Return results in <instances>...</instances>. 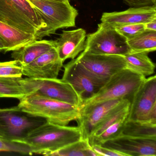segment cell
I'll list each match as a JSON object with an SVG mask.
<instances>
[{
	"label": "cell",
	"mask_w": 156,
	"mask_h": 156,
	"mask_svg": "<svg viewBox=\"0 0 156 156\" xmlns=\"http://www.w3.org/2000/svg\"><path fill=\"white\" fill-rule=\"evenodd\" d=\"M47 120L30 114L19 106L0 108V139L21 143L30 132Z\"/></svg>",
	"instance_id": "8992f818"
},
{
	"label": "cell",
	"mask_w": 156,
	"mask_h": 156,
	"mask_svg": "<svg viewBox=\"0 0 156 156\" xmlns=\"http://www.w3.org/2000/svg\"><path fill=\"white\" fill-rule=\"evenodd\" d=\"M0 21L34 35L46 26L29 0H0Z\"/></svg>",
	"instance_id": "5b68a950"
},
{
	"label": "cell",
	"mask_w": 156,
	"mask_h": 156,
	"mask_svg": "<svg viewBox=\"0 0 156 156\" xmlns=\"http://www.w3.org/2000/svg\"><path fill=\"white\" fill-rule=\"evenodd\" d=\"M0 37L6 44L5 52L20 49L36 40L34 34L25 32L1 21Z\"/></svg>",
	"instance_id": "ac0fdd59"
},
{
	"label": "cell",
	"mask_w": 156,
	"mask_h": 156,
	"mask_svg": "<svg viewBox=\"0 0 156 156\" xmlns=\"http://www.w3.org/2000/svg\"><path fill=\"white\" fill-rule=\"evenodd\" d=\"M60 36L55 41V47L63 62L67 59H75L84 51L87 33L84 29L63 30Z\"/></svg>",
	"instance_id": "2e32d148"
},
{
	"label": "cell",
	"mask_w": 156,
	"mask_h": 156,
	"mask_svg": "<svg viewBox=\"0 0 156 156\" xmlns=\"http://www.w3.org/2000/svg\"><path fill=\"white\" fill-rule=\"evenodd\" d=\"M48 156H98L92 149L88 139H83L50 153Z\"/></svg>",
	"instance_id": "7402d4cb"
},
{
	"label": "cell",
	"mask_w": 156,
	"mask_h": 156,
	"mask_svg": "<svg viewBox=\"0 0 156 156\" xmlns=\"http://www.w3.org/2000/svg\"><path fill=\"white\" fill-rule=\"evenodd\" d=\"M128 120L156 124V76L146 78L130 103Z\"/></svg>",
	"instance_id": "30bf717a"
},
{
	"label": "cell",
	"mask_w": 156,
	"mask_h": 156,
	"mask_svg": "<svg viewBox=\"0 0 156 156\" xmlns=\"http://www.w3.org/2000/svg\"><path fill=\"white\" fill-rule=\"evenodd\" d=\"M156 19V5L130 7L121 12H104L101 18L102 23L112 26L131 24H145Z\"/></svg>",
	"instance_id": "9a60e30c"
},
{
	"label": "cell",
	"mask_w": 156,
	"mask_h": 156,
	"mask_svg": "<svg viewBox=\"0 0 156 156\" xmlns=\"http://www.w3.org/2000/svg\"><path fill=\"white\" fill-rule=\"evenodd\" d=\"M120 136L141 138H156V124L127 119Z\"/></svg>",
	"instance_id": "ffe728a7"
},
{
	"label": "cell",
	"mask_w": 156,
	"mask_h": 156,
	"mask_svg": "<svg viewBox=\"0 0 156 156\" xmlns=\"http://www.w3.org/2000/svg\"><path fill=\"white\" fill-rule=\"evenodd\" d=\"M84 51L94 54L122 56L130 51L126 39L114 27L102 23L98 24L96 31L87 35Z\"/></svg>",
	"instance_id": "ba28073f"
},
{
	"label": "cell",
	"mask_w": 156,
	"mask_h": 156,
	"mask_svg": "<svg viewBox=\"0 0 156 156\" xmlns=\"http://www.w3.org/2000/svg\"><path fill=\"white\" fill-rule=\"evenodd\" d=\"M21 66L16 60L0 62V77H22Z\"/></svg>",
	"instance_id": "d4e9b609"
},
{
	"label": "cell",
	"mask_w": 156,
	"mask_h": 156,
	"mask_svg": "<svg viewBox=\"0 0 156 156\" xmlns=\"http://www.w3.org/2000/svg\"><path fill=\"white\" fill-rule=\"evenodd\" d=\"M112 27L127 40L133 38L146 30L144 24H126Z\"/></svg>",
	"instance_id": "484cf974"
},
{
	"label": "cell",
	"mask_w": 156,
	"mask_h": 156,
	"mask_svg": "<svg viewBox=\"0 0 156 156\" xmlns=\"http://www.w3.org/2000/svg\"><path fill=\"white\" fill-rule=\"evenodd\" d=\"M56 1L62 2H70V0H55Z\"/></svg>",
	"instance_id": "4dcf8cb0"
},
{
	"label": "cell",
	"mask_w": 156,
	"mask_h": 156,
	"mask_svg": "<svg viewBox=\"0 0 156 156\" xmlns=\"http://www.w3.org/2000/svg\"><path fill=\"white\" fill-rule=\"evenodd\" d=\"M63 66L62 80L73 87L83 102L95 94L108 81L89 72L76 59Z\"/></svg>",
	"instance_id": "9c48e42d"
},
{
	"label": "cell",
	"mask_w": 156,
	"mask_h": 156,
	"mask_svg": "<svg viewBox=\"0 0 156 156\" xmlns=\"http://www.w3.org/2000/svg\"><path fill=\"white\" fill-rule=\"evenodd\" d=\"M20 101L23 110L53 124L67 126L80 116L79 107L38 95H27Z\"/></svg>",
	"instance_id": "7a4b0ae2"
},
{
	"label": "cell",
	"mask_w": 156,
	"mask_h": 156,
	"mask_svg": "<svg viewBox=\"0 0 156 156\" xmlns=\"http://www.w3.org/2000/svg\"><path fill=\"white\" fill-rule=\"evenodd\" d=\"M130 52H152L156 50V31L145 30L127 40Z\"/></svg>",
	"instance_id": "44dd1931"
},
{
	"label": "cell",
	"mask_w": 156,
	"mask_h": 156,
	"mask_svg": "<svg viewBox=\"0 0 156 156\" xmlns=\"http://www.w3.org/2000/svg\"><path fill=\"white\" fill-rule=\"evenodd\" d=\"M81 139L78 127L61 126L46 121L33 130L21 143L29 146L32 154L48 156Z\"/></svg>",
	"instance_id": "6da1fadb"
},
{
	"label": "cell",
	"mask_w": 156,
	"mask_h": 156,
	"mask_svg": "<svg viewBox=\"0 0 156 156\" xmlns=\"http://www.w3.org/2000/svg\"><path fill=\"white\" fill-rule=\"evenodd\" d=\"M76 59L89 72L106 80L126 68L122 55L94 54L84 51Z\"/></svg>",
	"instance_id": "8fae6325"
},
{
	"label": "cell",
	"mask_w": 156,
	"mask_h": 156,
	"mask_svg": "<svg viewBox=\"0 0 156 156\" xmlns=\"http://www.w3.org/2000/svg\"><path fill=\"white\" fill-rule=\"evenodd\" d=\"M63 66L55 47L42 55L27 65L22 66L23 74L37 79L57 78Z\"/></svg>",
	"instance_id": "5bb4252c"
},
{
	"label": "cell",
	"mask_w": 156,
	"mask_h": 156,
	"mask_svg": "<svg viewBox=\"0 0 156 156\" xmlns=\"http://www.w3.org/2000/svg\"><path fill=\"white\" fill-rule=\"evenodd\" d=\"M130 7H140L156 5V0H122Z\"/></svg>",
	"instance_id": "83f0119b"
},
{
	"label": "cell",
	"mask_w": 156,
	"mask_h": 156,
	"mask_svg": "<svg viewBox=\"0 0 156 156\" xmlns=\"http://www.w3.org/2000/svg\"><path fill=\"white\" fill-rule=\"evenodd\" d=\"M126 99H112L80 108V116L76 121L82 139H88L98 126Z\"/></svg>",
	"instance_id": "7c38bea8"
},
{
	"label": "cell",
	"mask_w": 156,
	"mask_h": 156,
	"mask_svg": "<svg viewBox=\"0 0 156 156\" xmlns=\"http://www.w3.org/2000/svg\"><path fill=\"white\" fill-rule=\"evenodd\" d=\"M127 118L128 116H126L119 119L106 129L98 136L90 138L88 139L90 145H100L107 140L120 136Z\"/></svg>",
	"instance_id": "cb8c5ba5"
},
{
	"label": "cell",
	"mask_w": 156,
	"mask_h": 156,
	"mask_svg": "<svg viewBox=\"0 0 156 156\" xmlns=\"http://www.w3.org/2000/svg\"><path fill=\"white\" fill-rule=\"evenodd\" d=\"M26 95L34 94L81 108L83 102L73 87L62 79L21 78ZM25 95V96H26Z\"/></svg>",
	"instance_id": "52a82bcc"
},
{
	"label": "cell",
	"mask_w": 156,
	"mask_h": 156,
	"mask_svg": "<svg viewBox=\"0 0 156 156\" xmlns=\"http://www.w3.org/2000/svg\"><path fill=\"white\" fill-rule=\"evenodd\" d=\"M29 1L38 11L46 25L35 34L36 40L54 34L58 29L75 27L78 12L70 2L55 0Z\"/></svg>",
	"instance_id": "3957f363"
},
{
	"label": "cell",
	"mask_w": 156,
	"mask_h": 156,
	"mask_svg": "<svg viewBox=\"0 0 156 156\" xmlns=\"http://www.w3.org/2000/svg\"><path fill=\"white\" fill-rule=\"evenodd\" d=\"M6 49H7V46H6V44L2 39L1 37H0V51H4L5 52Z\"/></svg>",
	"instance_id": "f546056e"
},
{
	"label": "cell",
	"mask_w": 156,
	"mask_h": 156,
	"mask_svg": "<svg viewBox=\"0 0 156 156\" xmlns=\"http://www.w3.org/2000/svg\"><path fill=\"white\" fill-rule=\"evenodd\" d=\"M21 78L0 77V98H23L26 94L20 83Z\"/></svg>",
	"instance_id": "603a6c76"
},
{
	"label": "cell",
	"mask_w": 156,
	"mask_h": 156,
	"mask_svg": "<svg viewBox=\"0 0 156 156\" xmlns=\"http://www.w3.org/2000/svg\"><path fill=\"white\" fill-rule=\"evenodd\" d=\"M55 46V41L36 40L20 49L12 51V57L21 66H24Z\"/></svg>",
	"instance_id": "e0dca14e"
},
{
	"label": "cell",
	"mask_w": 156,
	"mask_h": 156,
	"mask_svg": "<svg viewBox=\"0 0 156 156\" xmlns=\"http://www.w3.org/2000/svg\"><path fill=\"white\" fill-rule=\"evenodd\" d=\"M146 77L125 68L113 75L93 96L83 102L81 108L115 99L131 103L135 93Z\"/></svg>",
	"instance_id": "277c9868"
},
{
	"label": "cell",
	"mask_w": 156,
	"mask_h": 156,
	"mask_svg": "<svg viewBox=\"0 0 156 156\" xmlns=\"http://www.w3.org/2000/svg\"><path fill=\"white\" fill-rule=\"evenodd\" d=\"M145 29L149 30L156 31V19L144 24Z\"/></svg>",
	"instance_id": "f1b7e54d"
},
{
	"label": "cell",
	"mask_w": 156,
	"mask_h": 156,
	"mask_svg": "<svg viewBox=\"0 0 156 156\" xmlns=\"http://www.w3.org/2000/svg\"><path fill=\"white\" fill-rule=\"evenodd\" d=\"M92 149L98 156H125L124 154L98 145H91Z\"/></svg>",
	"instance_id": "4316f807"
},
{
	"label": "cell",
	"mask_w": 156,
	"mask_h": 156,
	"mask_svg": "<svg viewBox=\"0 0 156 156\" xmlns=\"http://www.w3.org/2000/svg\"><path fill=\"white\" fill-rule=\"evenodd\" d=\"M145 52H130L124 55L126 68L146 76L153 74L155 72V64Z\"/></svg>",
	"instance_id": "d6986e66"
},
{
	"label": "cell",
	"mask_w": 156,
	"mask_h": 156,
	"mask_svg": "<svg viewBox=\"0 0 156 156\" xmlns=\"http://www.w3.org/2000/svg\"><path fill=\"white\" fill-rule=\"evenodd\" d=\"M100 146L118 151L125 156H156V138L119 136Z\"/></svg>",
	"instance_id": "4fadbf2b"
}]
</instances>
